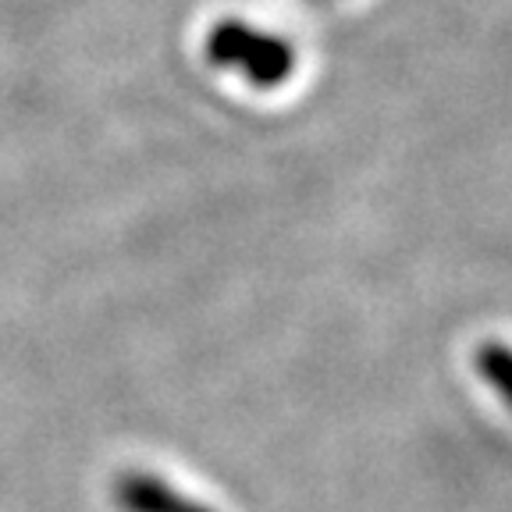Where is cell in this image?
Returning <instances> with one entry per match:
<instances>
[{
  "label": "cell",
  "instance_id": "obj_3",
  "mask_svg": "<svg viewBox=\"0 0 512 512\" xmlns=\"http://www.w3.org/2000/svg\"><path fill=\"white\" fill-rule=\"evenodd\" d=\"M480 367L488 370V377L495 381L498 392H505V370H509V352H505L502 345H491V349H484V356H480Z\"/></svg>",
  "mask_w": 512,
  "mask_h": 512
},
{
  "label": "cell",
  "instance_id": "obj_2",
  "mask_svg": "<svg viewBox=\"0 0 512 512\" xmlns=\"http://www.w3.org/2000/svg\"><path fill=\"white\" fill-rule=\"evenodd\" d=\"M118 498L128 512H214L207 505L192 502L182 491L168 488L160 477L150 473H128L118 480Z\"/></svg>",
  "mask_w": 512,
  "mask_h": 512
},
{
  "label": "cell",
  "instance_id": "obj_1",
  "mask_svg": "<svg viewBox=\"0 0 512 512\" xmlns=\"http://www.w3.org/2000/svg\"><path fill=\"white\" fill-rule=\"evenodd\" d=\"M210 57L217 64H228L235 72H242L256 86H274V82L288 79L292 72V47L278 36L256 32L242 22H224L210 36Z\"/></svg>",
  "mask_w": 512,
  "mask_h": 512
}]
</instances>
